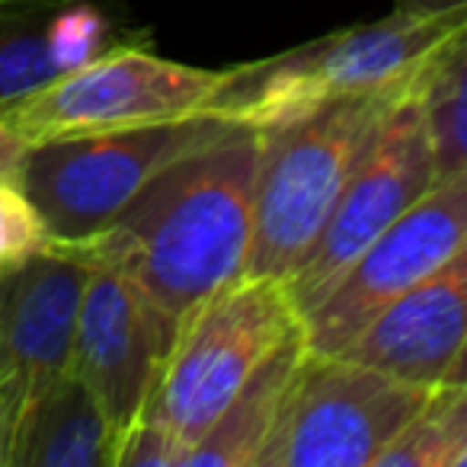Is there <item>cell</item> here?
I'll return each mask as SVG.
<instances>
[{
	"instance_id": "obj_9",
	"label": "cell",
	"mask_w": 467,
	"mask_h": 467,
	"mask_svg": "<svg viewBox=\"0 0 467 467\" xmlns=\"http://www.w3.org/2000/svg\"><path fill=\"white\" fill-rule=\"evenodd\" d=\"M416 80H420V71H416ZM416 80L413 90L381 125L365 161L339 192L317 241L307 247L298 266L282 279L298 317H305L330 292L343 269L435 182Z\"/></svg>"
},
{
	"instance_id": "obj_4",
	"label": "cell",
	"mask_w": 467,
	"mask_h": 467,
	"mask_svg": "<svg viewBox=\"0 0 467 467\" xmlns=\"http://www.w3.org/2000/svg\"><path fill=\"white\" fill-rule=\"evenodd\" d=\"M298 327L301 317L279 279L227 282L180 317L138 420L163 426L189 454L263 358Z\"/></svg>"
},
{
	"instance_id": "obj_8",
	"label": "cell",
	"mask_w": 467,
	"mask_h": 467,
	"mask_svg": "<svg viewBox=\"0 0 467 467\" xmlns=\"http://www.w3.org/2000/svg\"><path fill=\"white\" fill-rule=\"evenodd\" d=\"M467 244V176L432 182L381 231L301 317L311 352L337 356L394 298L445 266Z\"/></svg>"
},
{
	"instance_id": "obj_21",
	"label": "cell",
	"mask_w": 467,
	"mask_h": 467,
	"mask_svg": "<svg viewBox=\"0 0 467 467\" xmlns=\"http://www.w3.org/2000/svg\"><path fill=\"white\" fill-rule=\"evenodd\" d=\"M23 154H26V141L20 135L0 125V173L4 176H16V167H20Z\"/></svg>"
},
{
	"instance_id": "obj_16",
	"label": "cell",
	"mask_w": 467,
	"mask_h": 467,
	"mask_svg": "<svg viewBox=\"0 0 467 467\" xmlns=\"http://www.w3.org/2000/svg\"><path fill=\"white\" fill-rule=\"evenodd\" d=\"M464 33H454L445 46L420 67L416 97H420L422 131H426L432 180L467 176V46Z\"/></svg>"
},
{
	"instance_id": "obj_5",
	"label": "cell",
	"mask_w": 467,
	"mask_h": 467,
	"mask_svg": "<svg viewBox=\"0 0 467 467\" xmlns=\"http://www.w3.org/2000/svg\"><path fill=\"white\" fill-rule=\"evenodd\" d=\"M150 39L125 42L0 103V125L23 141L106 135L205 116L224 71L161 58Z\"/></svg>"
},
{
	"instance_id": "obj_13",
	"label": "cell",
	"mask_w": 467,
	"mask_h": 467,
	"mask_svg": "<svg viewBox=\"0 0 467 467\" xmlns=\"http://www.w3.org/2000/svg\"><path fill=\"white\" fill-rule=\"evenodd\" d=\"M138 39L148 36L103 0H0V103Z\"/></svg>"
},
{
	"instance_id": "obj_7",
	"label": "cell",
	"mask_w": 467,
	"mask_h": 467,
	"mask_svg": "<svg viewBox=\"0 0 467 467\" xmlns=\"http://www.w3.org/2000/svg\"><path fill=\"white\" fill-rule=\"evenodd\" d=\"M429 390L305 343L256 467H375Z\"/></svg>"
},
{
	"instance_id": "obj_19",
	"label": "cell",
	"mask_w": 467,
	"mask_h": 467,
	"mask_svg": "<svg viewBox=\"0 0 467 467\" xmlns=\"http://www.w3.org/2000/svg\"><path fill=\"white\" fill-rule=\"evenodd\" d=\"M186 445L150 420H138L119 448L116 467H182Z\"/></svg>"
},
{
	"instance_id": "obj_18",
	"label": "cell",
	"mask_w": 467,
	"mask_h": 467,
	"mask_svg": "<svg viewBox=\"0 0 467 467\" xmlns=\"http://www.w3.org/2000/svg\"><path fill=\"white\" fill-rule=\"evenodd\" d=\"M48 244V227L16 176L0 173V269L29 260Z\"/></svg>"
},
{
	"instance_id": "obj_3",
	"label": "cell",
	"mask_w": 467,
	"mask_h": 467,
	"mask_svg": "<svg viewBox=\"0 0 467 467\" xmlns=\"http://www.w3.org/2000/svg\"><path fill=\"white\" fill-rule=\"evenodd\" d=\"M467 29V10L407 14L356 23L273 58L224 67L205 116L247 129H269L337 97L378 90L416 74L439 46Z\"/></svg>"
},
{
	"instance_id": "obj_12",
	"label": "cell",
	"mask_w": 467,
	"mask_h": 467,
	"mask_svg": "<svg viewBox=\"0 0 467 467\" xmlns=\"http://www.w3.org/2000/svg\"><path fill=\"white\" fill-rule=\"evenodd\" d=\"M467 339V254L375 314L339 356L420 388L464 381Z\"/></svg>"
},
{
	"instance_id": "obj_11",
	"label": "cell",
	"mask_w": 467,
	"mask_h": 467,
	"mask_svg": "<svg viewBox=\"0 0 467 467\" xmlns=\"http://www.w3.org/2000/svg\"><path fill=\"white\" fill-rule=\"evenodd\" d=\"M93 263L90 237H48L29 260L0 269V388L16 400V416L29 394L71 368L78 311Z\"/></svg>"
},
{
	"instance_id": "obj_2",
	"label": "cell",
	"mask_w": 467,
	"mask_h": 467,
	"mask_svg": "<svg viewBox=\"0 0 467 467\" xmlns=\"http://www.w3.org/2000/svg\"><path fill=\"white\" fill-rule=\"evenodd\" d=\"M413 80L410 74L378 90L327 99L305 116L256 129L254 241L244 275L282 282L298 266Z\"/></svg>"
},
{
	"instance_id": "obj_22",
	"label": "cell",
	"mask_w": 467,
	"mask_h": 467,
	"mask_svg": "<svg viewBox=\"0 0 467 467\" xmlns=\"http://www.w3.org/2000/svg\"><path fill=\"white\" fill-rule=\"evenodd\" d=\"M394 10H407V14H451V10H467V0H394Z\"/></svg>"
},
{
	"instance_id": "obj_14",
	"label": "cell",
	"mask_w": 467,
	"mask_h": 467,
	"mask_svg": "<svg viewBox=\"0 0 467 467\" xmlns=\"http://www.w3.org/2000/svg\"><path fill=\"white\" fill-rule=\"evenodd\" d=\"M116 429L71 368L23 400L10 467H116Z\"/></svg>"
},
{
	"instance_id": "obj_20",
	"label": "cell",
	"mask_w": 467,
	"mask_h": 467,
	"mask_svg": "<svg viewBox=\"0 0 467 467\" xmlns=\"http://www.w3.org/2000/svg\"><path fill=\"white\" fill-rule=\"evenodd\" d=\"M16 429V400L7 388H0V467H10V448H14Z\"/></svg>"
},
{
	"instance_id": "obj_10",
	"label": "cell",
	"mask_w": 467,
	"mask_h": 467,
	"mask_svg": "<svg viewBox=\"0 0 467 467\" xmlns=\"http://www.w3.org/2000/svg\"><path fill=\"white\" fill-rule=\"evenodd\" d=\"M90 241L97 263L78 311L71 371L97 397L122 448L154 388L176 324L157 311L97 234Z\"/></svg>"
},
{
	"instance_id": "obj_15",
	"label": "cell",
	"mask_w": 467,
	"mask_h": 467,
	"mask_svg": "<svg viewBox=\"0 0 467 467\" xmlns=\"http://www.w3.org/2000/svg\"><path fill=\"white\" fill-rule=\"evenodd\" d=\"M301 356H305V333L298 327L263 358L247 384L231 397L218 420L189 448L182 467H256L263 445L279 422L282 400Z\"/></svg>"
},
{
	"instance_id": "obj_17",
	"label": "cell",
	"mask_w": 467,
	"mask_h": 467,
	"mask_svg": "<svg viewBox=\"0 0 467 467\" xmlns=\"http://www.w3.org/2000/svg\"><path fill=\"white\" fill-rule=\"evenodd\" d=\"M375 467H467V384H439Z\"/></svg>"
},
{
	"instance_id": "obj_6",
	"label": "cell",
	"mask_w": 467,
	"mask_h": 467,
	"mask_svg": "<svg viewBox=\"0 0 467 467\" xmlns=\"http://www.w3.org/2000/svg\"><path fill=\"white\" fill-rule=\"evenodd\" d=\"M224 125V119L195 116L29 144L16 167V182L39 208L48 237L87 241L109 227L163 167L212 141Z\"/></svg>"
},
{
	"instance_id": "obj_1",
	"label": "cell",
	"mask_w": 467,
	"mask_h": 467,
	"mask_svg": "<svg viewBox=\"0 0 467 467\" xmlns=\"http://www.w3.org/2000/svg\"><path fill=\"white\" fill-rule=\"evenodd\" d=\"M256 148V129L227 122L212 141L163 167L97 234L173 324L247 269Z\"/></svg>"
}]
</instances>
